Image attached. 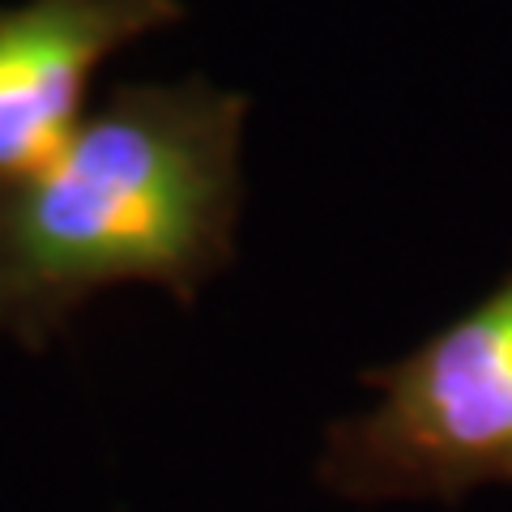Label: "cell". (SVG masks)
<instances>
[{"instance_id": "cell-1", "label": "cell", "mask_w": 512, "mask_h": 512, "mask_svg": "<svg viewBox=\"0 0 512 512\" xmlns=\"http://www.w3.org/2000/svg\"><path fill=\"white\" fill-rule=\"evenodd\" d=\"M248 111L210 77L111 86L47 163L0 180V338L43 355L124 282L192 308L239 256Z\"/></svg>"}, {"instance_id": "cell-2", "label": "cell", "mask_w": 512, "mask_h": 512, "mask_svg": "<svg viewBox=\"0 0 512 512\" xmlns=\"http://www.w3.org/2000/svg\"><path fill=\"white\" fill-rule=\"evenodd\" d=\"M359 380L376 402L325 427V491L350 504H457L478 487H512V265L466 312Z\"/></svg>"}, {"instance_id": "cell-3", "label": "cell", "mask_w": 512, "mask_h": 512, "mask_svg": "<svg viewBox=\"0 0 512 512\" xmlns=\"http://www.w3.org/2000/svg\"><path fill=\"white\" fill-rule=\"evenodd\" d=\"M184 0H22L0 5V180L47 163L82 124L103 64L184 22Z\"/></svg>"}]
</instances>
